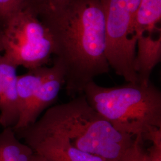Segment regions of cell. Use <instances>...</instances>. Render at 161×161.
<instances>
[{
  "label": "cell",
  "instance_id": "5b68a950",
  "mask_svg": "<svg viewBox=\"0 0 161 161\" xmlns=\"http://www.w3.org/2000/svg\"><path fill=\"white\" fill-rule=\"evenodd\" d=\"M140 0H103L106 54L110 68L127 82H137L134 69L137 38L135 17Z\"/></svg>",
  "mask_w": 161,
  "mask_h": 161
},
{
  "label": "cell",
  "instance_id": "9c48e42d",
  "mask_svg": "<svg viewBox=\"0 0 161 161\" xmlns=\"http://www.w3.org/2000/svg\"><path fill=\"white\" fill-rule=\"evenodd\" d=\"M155 34L142 35L137 40L134 69L137 75V82L140 84L149 83L153 69L161 62V35L154 36Z\"/></svg>",
  "mask_w": 161,
  "mask_h": 161
},
{
  "label": "cell",
  "instance_id": "8fae6325",
  "mask_svg": "<svg viewBox=\"0 0 161 161\" xmlns=\"http://www.w3.org/2000/svg\"><path fill=\"white\" fill-rule=\"evenodd\" d=\"M161 0H140L134 25L137 40L142 35L161 32Z\"/></svg>",
  "mask_w": 161,
  "mask_h": 161
},
{
  "label": "cell",
  "instance_id": "30bf717a",
  "mask_svg": "<svg viewBox=\"0 0 161 161\" xmlns=\"http://www.w3.org/2000/svg\"><path fill=\"white\" fill-rule=\"evenodd\" d=\"M47 69L48 67L42 66L29 70L23 75H18L17 104L19 117L17 123L22 121L27 114Z\"/></svg>",
  "mask_w": 161,
  "mask_h": 161
},
{
  "label": "cell",
  "instance_id": "3957f363",
  "mask_svg": "<svg viewBox=\"0 0 161 161\" xmlns=\"http://www.w3.org/2000/svg\"><path fill=\"white\" fill-rule=\"evenodd\" d=\"M83 94L92 108L120 132L143 138L161 128V91L150 82L104 87L92 80Z\"/></svg>",
  "mask_w": 161,
  "mask_h": 161
},
{
  "label": "cell",
  "instance_id": "6da1fadb",
  "mask_svg": "<svg viewBox=\"0 0 161 161\" xmlns=\"http://www.w3.org/2000/svg\"><path fill=\"white\" fill-rule=\"evenodd\" d=\"M32 12L52 35L53 62L64 70L69 96L82 94L96 76L109 72L103 0H70Z\"/></svg>",
  "mask_w": 161,
  "mask_h": 161
},
{
  "label": "cell",
  "instance_id": "ac0fdd59",
  "mask_svg": "<svg viewBox=\"0 0 161 161\" xmlns=\"http://www.w3.org/2000/svg\"><path fill=\"white\" fill-rule=\"evenodd\" d=\"M0 53H3L2 47H1V28H0Z\"/></svg>",
  "mask_w": 161,
  "mask_h": 161
},
{
  "label": "cell",
  "instance_id": "2e32d148",
  "mask_svg": "<svg viewBox=\"0 0 161 161\" xmlns=\"http://www.w3.org/2000/svg\"><path fill=\"white\" fill-rule=\"evenodd\" d=\"M132 161H150L147 153V151L144 149L143 144L140 147L137 154Z\"/></svg>",
  "mask_w": 161,
  "mask_h": 161
},
{
  "label": "cell",
  "instance_id": "9a60e30c",
  "mask_svg": "<svg viewBox=\"0 0 161 161\" xmlns=\"http://www.w3.org/2000/svg\"><path fill=\"white\" fill-rule=\"evenodd\" d=\"M70 0H29L26 7L31 10L41 7H54L64 5Z\"/></svg>",
  "mask_w": 161,
  "mask_h": 161
},
{
  "label": "cell",
  "instance_id": "4fadbf2b",
  "mask_svg": "<svg viewBox=\"0 0 161 161\" xmlns=\"http://www.w3.org/2000/svg\"><path fill=\"white\" fill-rule=\"evenodd\" d=\"M29 0H0L1 26L17 12L25 8Z\"/></svg>",
  "mask_w": 161,
  "mask_h": 161
},
{
  "label": "cell",
  "instance_id": "7c38bea8",
  "mask_svg": "<svg viewBox=\"0 0 161 161\" xmlns=\"http://www.w3.org/2000/svg\"><path fill=\"white\" fill-rule=\"evenodd\" d=\"M34 153L29 146L20 142L12 127L0 132V161H29Z\"/></svg>",
  "mask_w": 161,
  "mask_h": 161
},
{
  "label": "cell",
  "instance_id": "7a4b0ae2",
  "mask_svg": "<svg viewBox=\"0 0 161 161\" xmlns=\"http://www.w3.org/2000/svg\"><path fill=\"white\" fill-rule=\"evenodd\" d=\"M32 125L56 134L76 149L104 161H132L144 142L142 136L134 138L117 130L89 104L83 93L48 108Z\"/></svg>",
  "mask_w": 161,
  "mask_h": 161
},
{
  "label": "cell",
  "instance_id": "277c9868",
  "mask_svg": "<svg viewBox=\"0 0 161 161\" xmlns=\"http://www.w3.org/2000/svg\"><path fill=\"white\" fill-rule=\"evenodd\" d=\"M3 55L17 67L28 70L46 66L54 54V42L46 26L25 7L1 26Z\"/></svg>",
  "mask_w": 161,
  "mask_h": 161
},
{
  "label": "cell",
  "instance_id": "e0dca14e",
  "mask_svg": "<svg viewBox=\"0 0 161 161\" xmlns=\"http://www.w3.org/2000/svg\"><path fill=\"white\" fill-rule=\"evenodd\" d=\"M29 161H47L46 159L42 157V156L36 153H35L31 156Z\"/></svg>",
  "mask_w": 161,
  "mask_h": 161
},
{
  "label": "cell",
  "instance_id": "d6986e66",
  "mask_svg": "<svg viewBox=\"0 0 161 161\" xmlns=\"http://www.w3.org/2000/svg\"><path fill=\"white\" fill-rule=\"evenodd\" d=\"M1 95H2V92H1V83H0V102H1Z\"/></svg>",
  "mask_w": 161,
  "mask_h": 161
},
{
  "label": "cell",
  "instance_id": "52a82bcc",
  "mask_svg": "<svg viewBox=\"0 0 161 161\" xmlns=\"http://www.w3.org/2000/svg\"><path fill=\"white\" fill-rule=\"evenodd\" d=\"M65 84L64 70L56 62L48 67L46 74L35 93L34 100L25 117L16 126L14 131L34 124L41 113L57 100L60 91Z\"/></svg>",
  "mask_w": 161,
  "mask_h": 161
},
{
  "label": "cell",
  "instance_id": "8992f818",
  "mask_svg": "<svg viewBox=\"0 0 161 161\" xmlns=\"http://www.w3.org/2000/svg\"><path fill=\"white\" fill-rule=\"evenodd\" d=\"M35 153L47 161H104L97 156L86 153L72 146L62 137L34 125L14 131Z\"/></svg>",
  "mask_w": 161,
  "mask_h": 161
},
{
  "label": "cell",
  "instance_id": "5bb4252c",
  "mask_svg": "<svg viewBox=\"0 0 161 161\" xmlns=\"http://www.w3.org/2000/svg\"><path fill=\"white\" fill-rule=\"evenodd\" d=\"M143 139L152 143V146L146 150L149 161H161V128L149 132Z\"/></svg>",
  "mask_w": 161,
  "mask_h": 161
},
{
  "label": "cell",
  "instance_id": "ba28073f",
  "mask_svg": "<svg viewBox=\"0 0 161 161\" xmlns=\"http://www.w3.org/2000/svg\"><path fill=\"white\" fill-rule=\"evenodd\" d=\"M17 68L16 66L0 53V83L2 92L0 125L4 128H14L19 120Z\"/></svg>",
  "mask_w": 161,
  "mask_h": 161
}]
</instances>
